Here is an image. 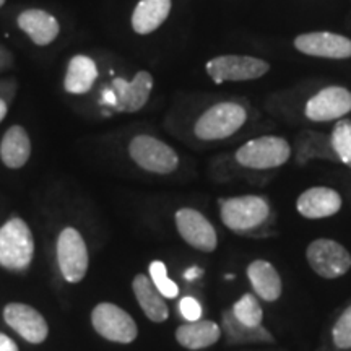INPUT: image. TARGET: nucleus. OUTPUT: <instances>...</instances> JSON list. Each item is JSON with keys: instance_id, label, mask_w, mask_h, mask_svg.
Here are the masks:
<instances>
[{"instance_id": "nucleus-5", "label": "nucleus", "mask_w": 351, "mask_h": 351, "mask_svg": "<svg viewBox=\"0 0 351 351\" xmlns=\"http://www.w3.org/2000/svg\"><path fill=\"white\" fill-rule=\"evenodd\" d=\"M306 263L319 278L339 280L351 270V252L339 241L317 238L307 244Z\"/></svg>"}, {"instance_id": "nucleus-3", "label": "nucleus", "mask_w": 351, "mask_h": 351, "mask_svg": "<svg viewBox=\"0 0 351 351\" xmlns=\"http://www.w3.org/2000/svg\"><path fill=\"white\" fill-rule=\"evenodd\" d=\"M291 158V145L287 138L263 135L249 140L236 150L234 160L239 166L254 171L276 169Z\"/></svg>"}, {"instance_id": "nucleus-7", "label": "nucleus", "mask_w": 351, "mask_h": 351, "mask_svg": "<svg viewBox=\"0 0 351 351\" xmlns=\"http://www.w3.org/2000/svg\"><path fill=\"white\" fill-rule=\"evenodd\" d=\"M91 326L104 340L129 345L138 337V327L134 317L114 302H99L91 311Z\"/></svg>"}, {"instance_id": "nucleus-2", "label": "nucleus", "mask_w": 351, "mask_h": 351, "mask_svg": "<svg viewBox=\"0 0 351 351\" xmlns=\"http://www.w3.org/2000/svg\"><path fill=\"white\" fill-rule=\"evenodd\" d=\"M34 256V239L25 219L10 218L0 226V267L15 274L29 269Z\"/></svg>"}, {"instance_id": "nucleus-10", "label": "nucleus", "mask_w": 351, "mask_h": 351, "mask_svg": "<svg viewBox=\"0 0 351 351\" xmlns=\"http://www.w3.org/2000/svg\"><path fill=\"white\" fill-rule=\"evenodd\" d=\"M208 77L215 83L225 82H247L265 75L270 70V64L251 56H218L208 60Z\"/></svg>"}, {"instance_id": "nucleus-9", "label": "nucleus", "mask_w": 351, "mask_h": 351, "mask_svg": "<svg viewBox=\"0 0 351 351\" xmlns=\"http://www.w3.org/2000/svg\"><path fill=\"white\" fill-rule=\"evenodd\" d=\"M176 230L184 243L195 251L212 254L218 247V232L212 221L199 210L191 207L179 208L174 215Z\"/></svg>"}, {"instance_id": "nucleus-11", "label": "nucleus", "mask_w": 351, "mask_h": 351, "mask_svg": "<svg viewBox=\"0 0 351 351\" xmlns=\"http://www.w3.org/2000/svg\"><path fill=\"white\" fill-rule=\"evenodd\" d=\"M3 320L25 341L41 345L49 335V326L38 309L25 302H8L3 307Z\"/></svg>"}, {"instance_id": "nucleus-14", "label": "nucleus", "mask_w": 351, "mask_h": 351, "mask_svg": "<svg viewBox=\"0 0 351 351\" xmlns=\"http://www.w3.org/2000/svg\"><path fill=\"white\" fill-rule=\"evenodd\" d=\"M295 47L302 54L324 57V59H350L351 57V39L328 32L300 34L295 39Z\"/></svg>"}, {"instance_id": "nucleus-18", "label": "nucleus", "mask_w": 351, "mask_h": 351, "mask_svg": "<svg viewBox=\"0 0 351 351\" xmlns=\"http://www.w3.org/2000/svg\"><path fill=\"white\" fill-rule=\"evenodd\" d=\"M132 291L137 300L142 313L153 324H163L169 319L168 302L152 283L147 274H137L132 280Z\"/></svg>"}, {"instance_id": "nucleus-1", "label": "nucleus", "mask_w": 351, "mask_h": 351, "mask_svg": "<svg viewBox=\"0 0 351 351\" xmlns=\"http://www.w3.org/2000/svg\"><path fill=\"white\" fill-rule=\"evenodd\" d=\"M219 219L228 230L243 238L262 239L274 236L275 212L262 195L245 194L218 200Z\"/></svg>"}, {"instance_id": "nucleus-25", "label": "nucleus", "mask_w": 351, "mask_h": 351, "mask_svg": "<svg viewBox=\"0 0 351 351\" xmlns=\"http://www.w3.org/2000/svg\"><path fill=\"white\" fill-rule=\"evenodd\" d=\"M231 314L234 315V319L243 326L247 327H261L263 326V306L258 298L254 293H244L238 301L232 302L230 307Z\"/></svg>"}, {"instance_id": "nucleus-4", "label": "nucleus", "mask_w": 351, "mask_h": 351, "mask_svg": "<svg viewBox=\"0 0 351 351\" xmlns=\"http://www.w3.org/2000/svg\"><path fill=\"white\" fill-rule=\"evenodd\" d=\"M247 121V111L238 103H217L208 108L197 119L194 125L195 137L202 142L225 140L234 135Z\"/></svg>"}, {"instance_id": "nucleus-29", "label": "nucleus", "mask_w": 351, "mask_h": 351, "mask_svg": "<svg viewBox=\"0 0 351 351\" xmlns=\"http://www.w3.org/2000/svg\"><path fill=\"white\" fill-rule=\"evenodd\" d=\"M12 65H13L12 52L8 51L5 46L0 44V73H3L8 69H12Z\"/></svg>"}, {"instance_id": "nucleus-27", "label": "nucleus", "mask_w": 351, "mask_h": 351, "mask_svg": "<svg viewBox=\"0 0 351 351\" xmlns=\"http://www.w3.org/2000/svg\"><path fill=\"white\" fill-rule=\"evenodd\" d=\"M148 276L165 300H176L179 296V287L169 278L168 267L163 261H152L148 265Z\"/></svg>"}, {"instance_id": "nucleus-24", "label": "nucleus", "mask_w": 351, "mask_h": 351, "mask_svg": "<svg viewBox=\"0 0 351 351\" xmlns=\"http://www.w3.org/2000/svg\"><path fill=\"white\" fill-rule=\"evenodd\" d=\"M171 0H140L132 13V28L137 34H150L165 23L171 12Z\"/></svg>"}, {"instance_id": "nucleus-31", "label": "nucleus", "mask_w": 351, "mask_h": 351, "mask_svg": "<svg viewBox=\"0 0 351 351\" xmlns=\"http://www.w3.org/2000/svg\"><path fill=\"white\" fill-rule=\"evenodd\" d=\"M7 112H8V106L5 103V99L0 98V122H2L3 119L7 117Z\"/></svg>"}, {"instance_id": "nucleus-20", "label": "nucleus", "mask_w": 351, "mask_h": 351, "mask_svg": "<svg viewBox=\"0 0 351 351\" xmlns=\"http://www.w3.org/2000/svg\"><path fill=\"white\" fill-rule=\"evenodd\" d=\"M221 337L228 345H274L275 335L265 326L247 327L238 322L230 307L221 313Z\"/></svg>"}, {"instance_id": "nucleus-12", "label": "nucleus", "mask_w": 351, "mask_h": 351, "mask_svg": "<svg viewBox=\"0 0 351 351\" xmlns=\"http://www.w3.org/2000/svg\"><path fill=\"white\" fill-rule=\"evenodd\" d=\"M351 112V91L343 86L322 88L307 101L304 114L313 122L340 121Z\"/></svg>"}, {"instance_id": "nucleus-13", "label": "nucleus", "mask_w": 351, "mask_h": 351, "mask_svg": "<svg viewBox=\"0 0 351 351\" xmlns=\"http://www.w3.org/2000/svg\"><path fill=\"white\" fill-rule=\"evenodd\" d=\"M153 77L150 72H138L134 80L127 82L124 78H116L112 82L114 104L116 112H137L147 104L153 90Z\"/></svg>"}, {"instance_id": "nucleus-22", "label": "nucleus", "mask_w": 351, "mask_h": 351, "mask_svg": "<svg viewBox=\"0 0 351 351\" xmlns=\"http://www.w3.org/2000/svg\"><path fill=\"white\" fill-rule=\"evenodd\" d=\"M32 156V140L21 125L8 127L0 142V160L8 169H20Z\"/></svg>"}, {"instance_id": "nucleus-6", "label": "nucleus", "mask_w": 351, "mask_h": 351, "mask_svg": "<svg viewBox=\"0 0 351 351\" xmlns=\"http://www.w3.org/2000/svg\"><path fill=\"white\" fill-rule=\"evenodd\" d=\"M129 156L143 171L153 174H171L179 168V155L173 147L153 135H137L129 143Z\"/></svg>"}, {"instance_id": "nucleus-15", "label": "nucleus", "mask_w": 351, "mask_h": 351, "mask_svg": "<svg viewBox=\"0 0 351 351\" xmlns=\"http://www.w3.org/2000/svg\"><path fill=\"white\" fill-rule=\"evenodd\" d=\"M343 200L339 191L332 187H311L298 197L296 212L306 219H324L335 217Z\"/></svg>"}, {"instance_id": "nucleus-21", "label": "nucleus", "mask_w": 351, "mask_h": 351, "mask_svg": "<svg viewBox=\"0 0 351 351\" xmlns=\"http://www.w3.org/2000/svg\"><path fill=\"white\" fill-rule=\"evenodd\" d=\"M176 341L189 351L205 350L218 343L221 339V327L215 320H197V322H184L176 328Z\"/></svg>"}, {"instance_id": "nucleus-28", "label": "nucleus", "mask_w": 351, "mask_h": 351, "mask_svg": "<svg viewBox=\"0 0 351 351\" xmlns=\"http://www.w3.org/2000/svg\"><path fill=\"white\" fill-rule=\"evenodd\" d=\"M179 314L182 315V319L186 322H197V320L202 319L204 315V307H202L200 301L194 296H184L181 301H179Z\"/></svg>"}, {"instance_id": "nucleus-17", "label": "nucleus", "mask_w": 351, "mask_h": 351, "mask_svg": "<svg viewBox=\"0 0 351 351\" xmlns=\"http://www.w3.org/2000/svg\"><path fill=\"white\" fill-rule=\"evenodd\" d=\"M19 28L36 46H49L60 33V25L54 15L41 8H29L21 12L16 19Z\"/></svg>"}, {"instance_id": "nucleus-23", "label": "nucleus", "mask_w": 351, "mask_h": 351, "mask_svg": "<svg viewBox=\"0 0 351 351\" xmlns=\"http://www.w3.org/2000/svg\"><path fill=\"white\" fill-rule=\"evenodd\" d=\"M98 78V67L91 57L78 54L69 60L64 78V88L70 95H85Z\"/></svg>"}, {"instance_id": "nucleus-32", "label": "nucleus", "mask_w": 351, "mask_h": 351, "mask_svg": "<svg viewBox=\"0 0 351 351\" xmlns=\"http://www.w3.org/2000/svg\"><path fill=\"white\" fill-rule=\"evenodd\" d=\"M3 3H5V0H0V8L3 7Z\"/></svg>"}, {"instance_id": "nucleus-16", "label": "nucleus", "mask_w": 351, "mask_h": 351, "mask_svg": "<svg viewBox=\"0 0 351 351\" xmlns=\"http://www.w3.org/2000/svg\"><path fill=\"white\" fill-rule=\"evenodd\" d=\"M245 276L252 293L263 302H276L283 296V280L274 263L267 258H254L245 267Z\"/></svg>"}, {"instance_id": "nucleus-8", "label": "nucleus", "mask_w": 351, "mask_h": 351, "mask_svg": "<svg viewBox=\"0 0 351 351\" xmlns=\"http://www.w3.org/2000/svg\"><path fill=\"white\" fill-rule=\"evenodd\" d=\"M57 265L65 282L80 283L85 278L90 257L85 239L75 228H64L57 238Z\"/></svg>"}, {"instance_id": "nucleus-30", "label": "nucleus", "mask_w": 351, "mask_h": 351, "mask_svg": "<svg viewBox=\"0 0 351 351\" xmlns=\"http://www.w3.org/2000/svg\"><path fill=\"white\" fill-rule=\"evenodd\" d=\"M0 351H20L16 341L10 339L7 333L0 332Z\"/></svg>"}, {"instance_id": "nucleus-19", "label": "nucleus", "mask_w": 351, "mask_h": 351, "mask_svg": "<svg viewBox=\"0 0 351 351\" xmlns=\"http://www.w3.org/2000/svg\"><path fill=\"white\" fill-rule=\"evenodd\" d=\"M315 351H351V298L328 320Z\"/></svg>"}, {"instance_id": "nucleus-26", "label": "nucleus", "mask_w": 351, "mask_h": 351, "mask_svg": "<svg viewBox=\"0 0 351 351\" xmlns=\"http://www.w3.org/2000/svg\"><path fill=\"white\" fill-rule=\"evenodd\" d=\"M328 145L332 148V156L341 165L351 168V121L340 119L332 129Z\"/></svg>"}]
</instances>
